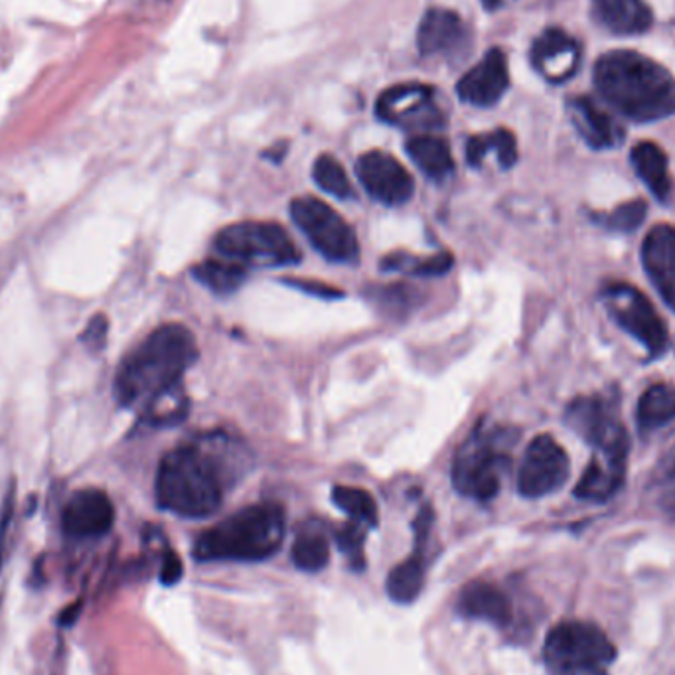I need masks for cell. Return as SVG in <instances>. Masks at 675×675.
I'll use <instances>...</instances> for the list:
<instances>
[{
	"label": "cell",
	"instance_id": "6da1fadb",
	"mask_svg": "<svg viewBox=\"0 0 675 675\" xmlns=\"http://www.w3.org/2000/svg\"><path fill=\"white\" fill-rule=\"evenodd\" d=\"M249 469V450L239 440L208 433L164 457L156 474V501L182 518H208L220 510L225 488Z\"/></svg>",
	"mask_w": 675,
	"mask_h": 675
},
{
	"label": "cell",
	"instance_id": "7a4b0ae2",
	"mask_svg": "<svg viewBox=\"0 0 675 675\" xmlns=\"http://www.w3.org/2000/svg\"><path fill=\"white\" fill-rule=\"evenodd\" d=\"M594 87L626 119L650 123L675 112V78L632 50H614L594 63Z\"/></svg>",
	"mask_w": 675,
	"mask_h": 675
},
{
	"label": "cell",
	"instance_id": "3957f363",
	"mask_svg": "<svg viewBox=\"0 0 675 675\" xmlns=\"http://www.w3.org/2000/svg\"><path fill=\"white\" fill-rule=\"evenodd\" d=\"M198 358L194 334L182 324H164L125 358L115 393L123 407H146L166 389L180 383Z\"/></svg>",
	"mask_w": 675,
	"mask_h": 675
},
{
	"label": "cell",
	"instance_id": "277c9868",
	"mask_svg": "<svg viewBox=\"0 0 675 675\" xmlns=\"http://www.w3.org/2000/svg\"><path fill=\"white\" fill-rule=\"evenodd\" d=\"M285 540V512L276 504H256L202 533L194 545L200 561H263Z\"/></svg>",
	"mask_w": 675,
	"mask_h": 675
},
{
	"label": "cell",
	"instance_id": "5b68a950",
	"mask_svg": "<svg viewBox=\"0 0 675 675\" xmlns=\"http://www.w3.org/2000/svg\"><path fill=\"white\" fill-rule=\"evenodd\" d=\"M543 658L549 675H608L616 648L599 626L571 620L552 628Z\"/></svg>",
	"mask_w": 675,
	"mask_h": 675
},
{
	"label": "cell",
	"instance_id": "8992f818",
	"mask_svg": "<svg viewBox=\"0 0 675 675\" xmlns=\"http://www.w3.org/2000/svg\"><path fill=\"white\" fill-rule=\"evenodd\" d=\"M225 259L246 267L297 265L300 251L281 225L271 222H239L224 227L214 241Z\"/></svg>",
	"mask_w": 675,
	"mask_h": 675
},
{
	"label": "cell",
	"instance_id": "52a82bcc",
	"mask_svg": "<svg viewBox=\"0 0 675 675\" xmlns=\"http://www.w3.org/2000/svg\"><path fill=\"white\" fill-rule=\"evenodd\" d=\"M500 437L498 430L478 425L462 442L452 464V484L462 496L488 501L500 492L501 474L510 466Z\"/></svg>",
	"mask_w": 675,
	"mask_h": 675
},
{
	"label": "cell",
	"instance_id": "ba28073f",
	"mask_svg": "<svg viewBox=\"0 0 675 675\" xmlns=\"http://www.w3.org/2000/svg\"><path fill=\"white\" fill-rule=\"evenodd\" d=\"M291 217L320 256L334 263H356L358 237L348 222L330 205L312 196H300L291 202Z\"/></svg>",
	"mask_w": 675,
	"mask_h": 675
},
{
	"label": "cell",
	"instance_id": "9c48e42d",
	"mask_svg": "<svg viewBox=\"0 0 675 675\" xmlns=\"http://www.w3.org/2000/svg\"><path fill=\"white\" fill-rule=\"evenodd\" d=\"M601 300L614 322L638 340L652 356L664 354L670 342L664 318L638 288L613 283L603 288Z\"/></svg>",
	"mask_w": 675,
	"mask_h": 675
},
{
	"label": "cell",
	"instance_id": "30bf717a",
	"mask_svg": "<svg viewBox=\"0 0 675 675\" xmlns=\"http://www.w3.org/2000/svg\"><path fill=\"white\" fill-rule=\"evenodd\" d=\"M565 421L596 450V454L628 459L630 440L613 400L603 395L579 398L565 411Z\"/></svg>",
	"mask_w": 675,
	"mask_h": 675
},
{
	"label": "cell",
	"instance_id": "8fae6325",
	"mask_svg": "<svg viewBox=\"0 0 675 675\" xmlns=\"http://www.w3.org/2000/svg\"><path fill=\"white\" fill-rule=\"evenodd\" d=\"M376 112L383 123L419 134L445 127V112L437 105L435 92L423 83L389 87L379 95Z\"/></svg>",
	"mask_w": 675,
	"mask_h": 675
},
{
	"label": "cell",
	"instance_id": "7c38bea8",
	"mask_svg": "<svg viewBox=\"0 0 675 675\" xmlns=\"http://www.w3.org/2000/svg\"><path fill=\"white\" fill-rule=\"evenodd\" d=\"M569 457L549 435L530 442L518 474V490L525 498H543L559 490L569 478Z\"/></svg>",
	"mask_w": 675,
	"mask_h": 675
},
{
	"label": "cell",
	"instance_id": "4fadbf2b",
	"mask_svg": "<svg viewBox=\"0 0 675 675\" xmlns=\"http://www.w3.org/2000/svg\"><path fill=\"white\" fill-rule=\"evenodd\" d=\"M356 175L366 192L381 204H405L415 192V182L407 168L381 151L362 154L356 163Z\"/></svg>",
	"mask_w": 675,
	"mask_h": 675
},
{
	"label": "cell",
	"instance_id": "5bb4252c",
	"mask_svg": "<svg viewBox=\"0 0 675 675\" xmlns=\"http://www.w3.org/2000/svg\"><path fill=\"white\" fill-rule=\"evenodd\" d=\"M510 87V70L506 54L494 48L488 51L482 62L476 63L471 72L464 73L457 93L461 102L474 107H492L500 102Z\"/></svg>",
	"mask_w": 675,
	"mask_h": 675
},
{
	"label": "cell",
	"instance_id": "9a60e30c",
	"mask_svg": "<svg viewBox=\"0 0 675 675\" xmlns=\"http://www.w3.org/2000/svg\"><path fill=\"white\" fill-rule=\"evenodd\" d=\"M63 532L78 540L102 537L111 532L115 523V508L109 496L102 490H87L73 494L62 516Z\"/></svg>",
	"mask_w": 675,
	"mask_h": 675
},
{
	"label": "cell",
	"instance_id": "2e32d148",
	"mask_svg": "<svg viewBox=\"0 0 675 675\" xmlns=\"http://www.w3.org/2000/svg\"><path fill=\"white\" fill-rule=\"evenodd\" d=\"M532 63L547 82H567L579 70L581 46L567 32L549 28L533 44Z\"/></svg>",
	"mask_w": 675,
	"mask_h": 675
},
{
	"label": "cell",
	"instance_id": "e0dca14e",
	"mask_svg": "<svg viewBox=\"0 0 675 675\" xmlns=\"http://www.w3.org/2000/svg\"><path fill=\"white\" fill-rule=\"evenodd\" d=\"M642 263L665 305L675 312V227L655 225L646 236Z\"/></svg>",
	"mask_w": 675,
	"mask_h": 675
},
{
	"label": "cell",
	"instance_id": "ac0fdd59",
	"mask_svg": "<svg viewBox=\"0 0 675 675\" xmlns=\"http://www.w3.org/2000/svg\"><path fill=\"white\" fill-rule=\"evenodd\" d=\"M466 28L457 12L447 9H430L423 16L417 31V48L421 56H447L464 44Z\"/></svg>",
	"mask_w": 675,
	"mask_h": 675
},
{
	"label": "cell",
	"instance_id": "d6986e66",
	"mask_svg": "<svg viewBox=\"0 0 675 675\" xmlns=\"http://www.w3.org/2000/svg\"><path fill=\"white\" fill-rule=\"evenodd\" d=\"M596 22L616 36L644 34L654 24V14L644 0H593Z\"/></svg>",
	"mask_w": 675,
	"mask_h": 675
},
{
	"label": "cell",
	"instance_id": "ffe728a7",
	"mask_svg": "<svg viewBox=\"0 0 675 675\" xmlns=\"http://www.w3.org/2000/svg\"><path fill=\"white\" fill-rule=\"evenodd\" d=\"M575 129L583 137L584 143L593 149H613L623 143V129L614 123L611 115L591 102L589 97H577L569 105Z\"/></svg>",
	"mask_w": 675,
	"mask_h": 675
},
{
	"label": "cell",
	"instance_id": "44dd1931",
	"mask_svg": "<svg viewBox=\"0 0 675 675\" xmlns=\"http://www.w3.org/2000/svg\"><path fill=\"white\" fill-rule=\"evenodd\" d=\"M626 461L611 454H594L575 488V496L589 501L611 500L625 484Z\"/></svg>",
	"mask_w": 675,
	"mask_h": 675
},
{
	"label": "cell",
	"instance_id": "7402d4cb",
	"mask_svg": "<svg viewBox=\"0 0 675 675\" xmlns=\"http://www.w3.org/2000/svg\"><path fill=\"white\" fill-rule=\"evenodd\" d=\"M459 611L469 618L504 626L512 618V604L506 593L490 583H471L461 593Z\"/></svg>",
	"mask_w": 675,
	"mask_h": 675
},
{
	"label": "cell",
	"instance_id": "603a6c76",
	"mask_svg": "<svg viewBox=\"0 0 675 675\" xmlns=\"http://www.w3.org/2000/svg\"><path fill=\"white\" fill-rule=\"evenodd\" d=\"M630 161L635 166L636 175L644 182L650 192L658 200H665L672 192V178H670V163L664 151L654 143H638L632 149Z\"/></svg>",
	"mask_w": 675,
	"mask_h": 675
},
{
	"label": "cell",
	"instance_id": "cb8c5ba5",
	"mask_svg": "<svg viewBox=\"0 0 675 675\" xmlns=\"http://www.w3.org/2000/svg\"><path fill=\"white\" fill-rule=\"evenodd\" d=\"M405 151L410 154L411 161L429 178L442 180L454 170L449 144L435 134L423 133L411 137L405 144Z\"/></svg>",
	"mask_w": 675,
	"mask_h": 675
},
{
	"label": "cell",
	"instance_id": "d4e9b609",
	"mask_svg": "<svg viewBox=\"0 0 675 675\" xmlns=\"http://www.w3.org/2000/svg\"><path fill=\"white\" fill-rule=\"evenodd\" d=\"M675 419V389L667 383H654L646 389L636 407L638 429L642 433L662 429Z\"/></svg>",
	"mask_w": 675,
	"mask_h": 675
},
{
	"label": "cell",
	"instance_id": "484cf974",
	"mask_svg": "<svg viewBox=\"0 0 675 675\" xmlns=\"http://www.w3.org/2000/svg\"><path fill=\"white\" fill-rule=\"evenodd\" d=\"M194 279L217 295L236 293L246 283V265L232 259H208L194 269Z\"/></svg>",
	"mask_w": 675,
	"mask_h": 675
},
{
	"label": "cell",
	"instance_id": "4316f807",
	"mask_svg": "<svg viewBox=\"0 0 675 675\" xmlns=\"http://www.w3.org/2000/svg\"><path fill=\"white\" fill-rule=\"evenodd\" d=\"M330 561V543L318 525H305L293 543V562L300 571L317 573Z\"/></svg>",
	"mask_w": 675,
	"mask_h": 675
},
{
	"label": "cell",
	"instance_id": "83f0119b",
	"mask_svg": "<svg viewBox=\"0 0 675 675\" xmlns=\"http://www.w3.org/2000/svg\"><path fill=\"white\" fill-rule=\"evenodd\" d=\"M423 584H425V561L419 549L389 573V599L401 604L413 603L423 591Z\"/></svg>",
	"mask_w": 675,
	"mask_h": 675
},
{
	"label": "cell",
	"instance_id": "f1b7e54d",
	"mask_svg": "<svg viewBox=\"0 0 675 675\" xmlns=\"http://www.w3.org/2000/svg\"><path fill=\"white\" fill-rule=\"evenodd\" d=\"M490 153H496L504 168H510L518 161V144L516 137L506 129L494 131L490 134L472 137L466 144V158L472 166H481L484 158Z\"/></svg>",
	"mask_w": 675,
	"mask_h": 675
},
{
	"label": "cell",
	"instance_id": "f546056e",
	"mask_svg": "<svg viewBox=\"0 0 675 675\" xmlns=\"http://www.w3.org/2000/svg\"><path fill=\"white\" fill-rule=\"evenodd\" d=\"M188 398H186L182 383H176L163 393H158L146 407H144V421L153 427H170L180 421H185L188 413Z\"/></svg>",
	"mask_w": 675,
	"mask_h": 675
},
{
	"label": "cell",
	"instance_id": "4dcf8cb0",
	"mask_svg": "<svg viewBox=\"0 0 675 675\" xmlns=\"http://www.w3.org/2000/svg\"><path fill=\"white\" fill-rule=\"evenodd\" d=\"M332 500L342 512L348 513L354 522L362 523L366 528L378 525V504L369 492L354 486H334Z\"/></svg>",
	"mask_w": 675,
	"mask_h": 675
},
{
	"label": "cell",
	"instance_id": "1f68e13d",
	"mask_svg": "<svg viewBox=\"0 0 675 675\" xmlns=\"http://www.w3.org/2000/svg\"><path fill=\"white\" fill-rule=\"evenodd\" d=\"M450 267H452V257L449 253L433 257H411L398 253V256L383 257L381 261L383 271H400V273L417 276L445 275Z\"/></svg>",
	"mask_w": 675,
	"mask_h": 675
},
{
	"label": "cell",
	"instance_id": "d6a6232c",
	"mask_svg": "<svg viewBox=\"0 0 675 675\" xmlns=\"http://www.w3.org/2000/svg\"><path fill=\"white\" fill-rule=\"evenodd\" d=\"M312 178L320 190H324L327 194L336 196L340 200H348L356 196L344 166L330 154L318 156L317 163L312 166Z\"/></svg>",
	"mask_w": 675,
	"mask_h": 675
},
{
	"label": "cell",
	"instance_id": "836d02e7",
	"mask_svg": "<svg viewBox=\"0 0 675 675\" xmlns=\"http://www.w3.org/2000/svg\"><path fill=\"white\" fill-rule=\"evenodd\" d=\"M646 208L642 200H635V202H626V204L614 208L613 212H608L606 215H601L599 222L613 229V232H635L638 225L644 222Z\"/></svg>",
	"mask_w": 675,
	"mask_h": 675
},
{
	"label": "cell",
	"instance_id": "e575fe53",
	"mask_svg": "<svg viewBox=\"0 0 675 675\" xmlns=\"http://www.w3.org/2000/svg\"><path fill=\"white\" fill-rule=\"evenodd\" d=\"M654 496L665 513L675 516V449L665 459L654 478Z\"/></svg>",
	"mask_w": 675,
	"mask_h": 675
},
{
	"label": "cell",
	"instance_id": "d590c367",
	"mask_svg": "<svg viewBox=\"0 0 675 675\" xmlns=\"http://www.w3.org/2000/svg\"><path fill=\"white\" fill-rule=\"evenodd\" d=\"M366 525H362L358 522L348 523L344 525L340 532L336 533V542L340 545V549L346 553L352 559H362L364 555V540H366V532H364Z\"/></svg>",
	"mask_w": 675,
	"mask_h": 675
},
{
	"label": "cell",
	"instance_id": "8d00e7d4",
	"mask_svg": "<svg viewBox=\"0 0 675 675\" xmlns=\"http://www.w3.org/2000/svg\"><path fill=\"white\" fill-rule=\"evenodd\" d=\"M182 573H185V567H182L180 557L175 552L166 553L163 559V569H161L163 584L170 587V584L178 583L182 579Z\"/></svg>",
	"mask_w": 675,
	"mask_h": 675
},
{
	"label": "cell",
	"instance_id": "74e56055",
	"mask_svg": "<svg viewBox=\"0 0 675 675\" xmlns=\"http://www.w3.org/2000/svg\"><path fill=\"white\" fill-rule=\"evenodd\" d=\"M105 336H107V320L105 317H95L83 334V342L90 344L92 348H99L105 344Z\"/></svg>",
	"mask_w": 675,
	"mask_h": 675
},
{
	"label": "cell",
	"instance_id": "f35d334b",
	"mask_svg": "<svg viewBox=\"0 0 675 675\" xmlns=\"http://www.w3.org/2000/svg\"><path fill=\"white\" fill-rule=\"evenodd\" d=\"M287 285H291V287L300 288V291H305V293H310V295H317V297H342L338 288L328 287V285H324V283H312V281H287Z\"/></svg>",
	"mask_w": 675,
	"mask_h": 675
},
{
	"label": "cell",
	"instance_id": "ab89813d",
	"mask_svg": "<svg viewBox=\"0 0 675 675\" xmlns=\"http://www.w3.org/2000/svg\"><path fill=\"white\" fill-rule=\"evenodd\" d=\"M504 2H506V0H482L484 9H488V11H496V9H500Z\"/></svg>",
	"mask_w": 675,
	"mask_h": 675
}]
</instances>
